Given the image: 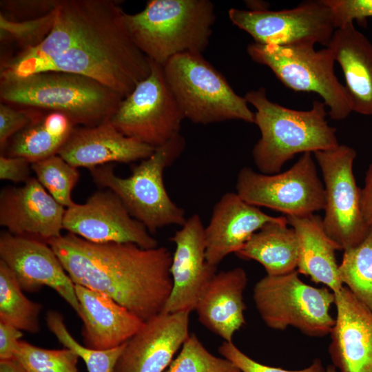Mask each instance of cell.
<instances>
[{"label":"cell","instance_id":"277c9868","mask_svg":"<svg viewBox=\"0 0 372 372\" xmlns=\"http://www.w3.org/2000/svg\"><path fill=\"white\" fill-rule=\"evenodd\" d=\"M123 97L89 77L57 71L23 77H0L1 102L18 108L57 112L74 125H98L110 120Z\"/></svg>","mask_w":372,"mask_h":372},{"label":"cell","instance_id":"836d02e7","mask_svg":"<svg viewBox=\"0 0 372 372\" xmlns=\"http://www.w3.org/2000/svg\"><path fill=\"white\" fill-rule=\"evenodd\" d=\"M166 372H240L230 361L211 354L194 334H189Z\"/></svg>","mask_w":372,"mask_h":372},{"label":"cell","instance_id":"4dcf8cb0","mask_svg":"<svg viewBox=\"0 0 372 372\" xmlns=\"http://www.w3.org/2000/svg\"><path fill=\"white\" fill-rule=\"evenodd\" d=\"M31 168L38 181L59 203L66 208L75 203L71 194L80 178L77 167L56 154L31 163Z\"/></svg>","mask_w":372,"mask_h":372},{"label":"cell","instance_id":"ba28073f","mask_svg":"<svg viewBox=\"0 0 372 372\" xmlns=\"http://www.w3.org/2000/svg\"><path fill=\"white\" fill-rule=\"evenodd\" d=\"M247 52L255 62L268 67L287 87L319 94L333 120L346 118L352 112L349 94L334 71L335 59L325 47L249 44Z\"/></svg>","mask_w":372,"mask_h":372},{"label":"cell","instance_id":"30bf717a","mask_svg":"<svg viewBox=\"0 0 372 372\" xmlns=\"http://www.w3.org/2000/svg\"><path fill=\"white\" fill-rule=\"evenodd\" d=\"M149 61V74L123 99L110 121L125 136L156 148L180 133L185 118L163 66Z\"/></svg>","mask_w":372,"mask_h":372},{"label":"cell","instance_id":"8d00e7d4","mask_svg":"<svg viewBox=\"0 0 372 372\" xmlns=\"http://www.w3.org/2000/svg\"><path fill=\"white\" fill-rule=\"evenodd\" d=\"M330 8L335 29L354 20L372 17V0H324Z\"/></svg>","mask_w":372,"mask_h":372},{"label":"cell","instance_id":"b9f144b4","mask_svg":"<svg viewBox=\"0 0 372 372\" xmlns=\"http://www.w3.org/2000/svg\"><path fill=\"white\" fill-rule=\"evenodd\" d=\"M0 372H25L21 365L15 360L0 362Z\"/></svg>","mask_w":372,"mask_h":372},{"label":"cell","instance_id":"52a82bcc","mask_svg":"<svg viewBox=\"0 0 372 372\" xmlns=\"http://www.w3.org/2000/svg\"><path fill=\"white\" fill-rule=\"evenodd\" d=\"M163 66L185 118L200 125L231 120L254 123V112L245 98L202 54H179Z\"/></svg>","mask_w":372,"mask_h":372},{"label":"cell","instance_id":"60d3db41","mask_svg":"<svg viewBox=\"0 0 372 372\" xmlns=\"http://www.w3.org/2000/svg\"><path fill=\"white\" fill-rule=\"evenodd\" d=\"M360 209L365 223L372 227V161L366 174L364 187L360 190Z\"/></svg>","mask_w":372,"mask_h":372},{"label":"cell","instance_id":"8992f818","mask_svg":"<svg viewBox=\"0 0 372 372\" xmlns=\"http://www.w3.org/2000/svg\"><path fill=\"white\" fill-rule=\"evenodd\" d=\"M185 146L184 136L176 134L134 166L126 178L116 176L112 164L89 170L96 185L116 194L130 215L154 234L164 227H181L187 220L184 209L169 197L163 179L164 171L180 157Z\"/></svg>","mask_w":372,"mask_h":372},{"label":"cell","instance_id":"2e32d148","mask_svg":"<svg viewBox=\"0 0 372 372\" xmlns=\"http://www.w3.org/2000/svg\"><path fill=\"white\" fill-rule=\"evenodd\" d=\"M205 228L194 214L170 238L176 245L170 267L173 286L163 313L195 310L203 290L217 273L206 259Z\"/></svg>","mask_w":372,"mask_h":372},{"label":"cell","instance_id":"4316f807","mask_svg":"<svg viewBox=\"0 0 372 372\" xmlns=\"http://www.w3.org/2000/svg\"><path fill=\"white\" fill-rule=\"evenodd\" d=\"M71 134L63 118L42 111L10 140L2 154L22 157L32 163L58 154Z\"/></svg>","mask_w":372,"mask_h":372},{"label":"cell","instance_id":"d4e9b609","mask_svg":"<svg viewBox=\"0 0 372 372\" xmlns=\"http://www.w3.org/2000/svg\"><path fill=\"white\" fill-rule=\"evenodd\" d=\"M286 217L298 242L296 271L309 276L316 283L326 285L333 293L339 292L344 285L335 251L340 249L325 232L321 216L312 214Z\"/></svg>","mask_w":372,"mask_h":372},{"label":"cell","instance_id":"74e56055","mask_svg":"<svg viewBox=\"0 0 372 372\" xmlns=\"http://www.w3.org/2000/svg\"><path fill=\"white\" fill-rule=\"evenodd\" d=\"M59 0H4L1 6L7 17L26 20L46 15L54 10Z\"/></svg>","mask_w":372,"mask_h":372},{"label":"cell","instance_id":"7bdbcfd3","mask_svg":"<svg viewBox=\"0 0 372 372\" xmlns=\"http://www.w3.org/2000/svg\"><path fill=\"white\" fill-rule=\"evenodd\" d=\"M325 372H337V370L333 364H329L325 369Z\"/></svg>","mask_w":372,"mask_h":372},{"label":"cell","instance_id":"603a6c76","mask_svg":"<svg viewBox=\"0 0 372 372\" xmlns=\"http://www.w3.org/2000/svg\"><path fill=\"white\" fill-rule=\"evenodd\" d=\"M248 282L242 267L217 272L203 290L196 306L200 322L225 342L245 324L243 293Z\"/></svg>","mask_w":372,"mask_h":372},{"label":"cell","instance_id":"7402d4cb","mask_svg":"<svg viewBox=\"0 0 372 372\" xmlns=\"http://www.w3.org/2000/svg\"><path fill=\"white\" fill-rule=\"evenodd\" d=\"M84 345L108 350L127 342L144 321L107 296L75 285Z\"/></svg>","mask_w":372,"mask_h":372},{"label":"cell","instance_id":"9c48e42d","mask_svg":"<svg viewBox=\"0 0 372 372\" xmlns=\"http://www.w3.org/2000/svg\"><path fill=\"white\" fill-rule=\"evenodd\" d=\"M298 274L296 270L259 280L253 289L256 308L271 329L283 331L291 326L308 336H326L335 323L329 312L334 293L306 284Z\"/></svg>","mask_w":372,"mask_h":372},{"label":"cell","instance_id":"6da1fadb","mask_svg":"<svg viewBox=\"0 0 372 372\" xmlns=\"http://www.w3.org/2000/svg\"><path fill=\"white\" fill-rule=\"evenodd\" d=\"M124 11L110 0H59L52 28L37 46L1 57L0 77L45 71L89 77L123 99L150 73Z\"/></svg>","mask_w":372,"mask_h":372},{"label":"cell","instance_id":"f546056e","mask_svg":"<svg viewBox=\"0 0 372 372\" xmlns=\"http://www.w3.org/2000/svg\"><path fill=\"white\" fill-rule=\"evenodd\" d=\"M49 330L65 348L71 349L85 362L88 372H113L125 344L108 350H96L79 343L68 331L63 315L50 310L45 316Z\"/></svg>","mask_w":372,"mask_h":372},{"label":"cell","instance_id":"7a4b0ae2","mask_svg":"<svg viewBox=\"0 0 372 372\" xmlns=\"http://www.w3.org/2000/svg\"><path fill=\"white\" fill-rule=\"evenodd\" d=\"M46 242L74 285L107 296L144 322L163 313L173 286L167 248L95 243L69 232Z\"/></svg>","mask_w":372,"mask_h":372},{"label":"cell","instance_id":"9a60e30c","mask_svg":"<svg viewBox=\"0 0 372 372\" xmlns=\"http://www.w3.org/2000/svg\"><path fill=\"white\" fill-rule=\"evenodd\" d=\"M0 260L14 273L23 291L54 289L80 318L75 285L59 258L45 242L3 231L0 235Z\"/></svg>","mask_w":372,"mask_h":372},{"label":"cell","instance_id":"ac0fdd59","mask_svg":"<svg viewBox=\"0 0 372 372\" xmlns=\"http://www.w3.org/2000/svg\"><path fill=\"white\" fill-rule=\"evenodd\" d=\"M189 312L161 313L125 344L113 372H163L189 335Z\"/></svg>","mask_w":372,"mask_h":372},{"label":"cell","instance_id":"d6986e66","mask_svg":"<svg viewBox=\"0 0 372 372\" xmlns=\"http://www.w3.org/2000/svg\"><path fill=\"white\" fill-rule=\"evenodd\" d=\"M337 315L329 353L338 372H372V311L347 287L334 293Z\"/></svg>","mask_w":372,"mask_h":372},{"label":"cell","instance_id":"cb8c5ba5","mask_svg":"<svg viewBox=\"0 0 372 372\" xmlns=\"http://www.w3.org/2000/svg\"><path fill=\"white\" fill-rule=\"evenodd\" d=\"M327 48L343 72L352 112L372 116V43L349 23L335 30Z\"/></svg>","mask_w":372,"mask_h":372},{"label":"cell","instance_id":"44dd1931","mask_svg":"<svg viewBox=\"0 0 372 372\" xmlns=\"http://www.w3.org/2000/svg\"><path fill=\"white\" fill-rule=\"evenodd\" d=\"M155 149L125 136L107 120L96 126L74 128L58 155L75 167L90 169L114 162L142 161Z\"/></svg>","mask_w":372,"mask_h":372},{"label":"cell","instance_id":"5b68a950","mask_svg":"<svg viewBox=\"0 0 372 372\" xmlns=\"http://www.w3.org/2000/svg\"><path fill=\"white\" fill-rule=\"evenodd\" d=\"M215 20L214 5L209 0H150L139 12H124L134 44L162 65L179 54H202Z\"/></svg>","mask_w":372,"mask_h":372},{"label":"cell","instance_id":"e575fe53","mask_svg":"<svg viewBox=\"0 0 372 372\" xmlns=\"http://www.w3.org/2000/svg\"><path fill=\"white\" fill-rule=\"evenodd\" d=\"M220 354L232 362L240 372H325L319 359L313 360L312 364L300 370H287L282 368L267 366L259 363L241 351L233 342H225L218 347Z\"/></svg>","mask_w":372,"mask_h":372},{"label":"cell","instance_id":"ffe728a7","mask_svg":"<svg viewBox=\"0 0 372 372\" xmlns=\"http://www.w3.org/2000/svg\"><path fill=\"white\" fill-rule=\"evenodd\" d=\"M277 216L264 213L236 192H226L214 205L205 228L206 259L216 267L229 254H236L265 223Z\"/></svg>","mask_w":372,"mask_h":372},{"label":"cell","instance_id":"d6a6232c","mask_svg":"<svg viewBox=\"0 0 372 372\" xmlns=\"http://www.w3.org/2000/svg\"><path fill=\"white\" fill-rule=\"evenodd\" d=\"M56 15V8L49 14L32 19L14 20L0 12V41L11 44L17 51L39 45L50 32Z\"/></svg>","mask_w":372,"mask_h":372},{"label":"cell","instance_id":"484cf974","mask_svg":"<svg viewBox=\"0 0 372 372\" xmlns=\"http://www.w3.org/2000/svg\"><path fill=\"white\" fill-rule=\"evenodd\" d=\"M286 216H277L265 223L235 254L254 260L265 268L268 276H280L296 270L298 242Z\"/></svg>","mask_w":372,"mask_h":372},{"label":"cell","instance_id":"ab89813d","mask_svg":"<svg viewBox=\"0 0 372 372\" xmlns=\"http://www.w3.org/2000/svg\"><path fill=\"white\" fill-rule=\"evenodd\" d=\"M23 333L13 325L0 320V362L14 359Z\"/></svg>","mask_w":372,"mask_h":372},{"label":"cell","instance_id":"1f68e13d","mask_svg":"<svg viewBox=\"0 0 372 372\" xmlns=\"http://www.w3.org/2000/svg\"><path fill=\"white\" fill-rule=\"evenodd\" d=\"M79 356L71 349H48L24 340L18 343L14 360L25 372H79Z\"/></svg>","mask_w":372,"mask_h":372},{"label":"cell","instance_id":"5bb4252c","mask_svg":"<svg viewBox=\"0 0 372 372\" xmlns=\"http://www.w3.org/2000/svg\"><path fill=\"white\" fill-rule=\"evenodd\" d=\"M63 228L95 243H133L145 249L158 247V240L108 189L96 192L83 204L75 203L66 208Z\"/></svg>","mask_w":372,"mask_h":372},{"label":"cell","instance_id":"f1b7e54d","mask_svg":"<svg viewBox=\"0 0 372 372\" xmlns=\"http://www.w3.org/2000/svg\"><path fill=\"white\" fill-rule=\"evenodd\" d=\"M339 273L343 285L372 311V227L360 244L344 251Z\"/></svg>","mask_w":372,"mask_h":372},{"label":"cell","instance_id":"3957f363","mask_svg":"<svg viewBox=\"0 0 372 372\" xmlns=\"http://www.w3.org/2000/svg\"><path fill=\"white\" fill-rule=\"evenodd\" d=\"M244 97L256 109L254 123L261 134L251 151L259 172L277 174L296 154L340 145L323 101H313L309 110H296L270 101L262 87L248 91Z\"/></svg>","mask_w":372,"mask_h":372},{"label":"cell","instance_id":"e0dca14e","mask_svg":"<svg viewBox=\"0 0 372 372\" xmlns=\"http://www.w3.org/2000/svg\"><path fill=\"white\" fill-rule=\"evenodd\" d=\"M66 208L32 177L21 187L0 194V225L17 236L44 242L61 236Z\"/></svg>","mask_w":372,"mask_h":372},{"label":"cell","instance_id":"8fae6325","mask_svg":"<svg viewBox=\"0 0 372 372\" xmlns=\"http://www.w3.org/2000/svg\"><path fill=\"white\" fill-rule=\"evenodd\" d=\"M313 154L306 152L287 171L273 174L240 169L236 192L247 203L280 211L286 216H303L324 209V184Z\"/></svg>","mask_w":372,"mask_h":372},{"label":"cell","instance_id":"f35d334b","mask_svg":"<svg viewBox=\"0 0 372 372\" xmlns=\"http://www.w3.org/2000/svg\"><path fill=\"white\" fill-rule=\"evenodd\" d=\"M31 163L17 156H0V179L13 183H26L30 176Z\"/></svg>","mask_w":372,"mask_h":372},{"label":"cell","instance_id":"83f0119b","mask_svg":"<svg viewBox=\"0 0 372 372\" xmlns=\"http://www.w3.org/2000/svg\"><path fill=\"white\" fill-rule=\"evenodd\" d=\"M42 307L41 303L23 294L14 273L0 260V320L21 331L36 333L40 331Z\"/></svg>","mask_w":372,"mask_h":372},{"label":"cell","instance_id":"7c38bea8","mask_svg":"<svg viewBox=\"0 0 372 372\" xmlns=\"http://www.w3.org/2000/svg\"><path fill=\"white\" fill-rule=\"evenodd\" d=\"M323 178L325 192L323 227L327 234L346 250L360 244L370 227L360 209V189L353 172L355 150L347 145L313 153Z\"/></svg>","mask_w":372,"mask_h":372},{"label":"cell","instance_id":"d590c367","mask_svg":"<svg viewBox=\"0 0 372 372\" xmlns=\"http://www.w3.org/2000/svg\"><path fill=\"white\" fill-rule=\"evenodd\" d=\"M42 111L18 108L0 103V149L3 153L10 140L27 127Z\"/></svg>","mask_w":372,"mask_h":372},{"label":"cell","instance_id":"4fadbf2b","mask_svg":"<svg viewBox=\"0 0 372 372\" xmlns=\"http://www.w3.org/2000/svg\"><path fill=\"white\" fill-rule=\"evenodd\" d=\"M231 23L262 45L327 47L335 30L332 12L324 0H311L282 10L230 8Z\"/></svg>","mask_w":372,"mask_h":372}]
</instances>
